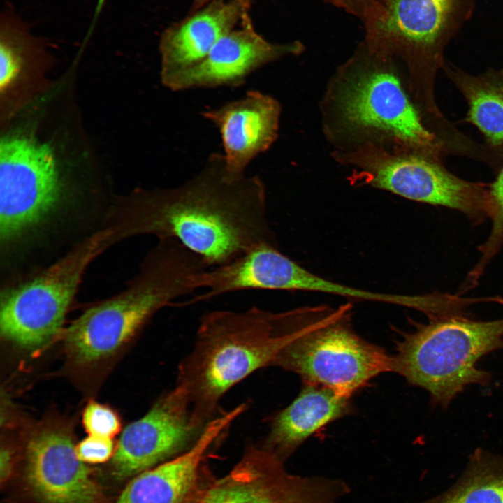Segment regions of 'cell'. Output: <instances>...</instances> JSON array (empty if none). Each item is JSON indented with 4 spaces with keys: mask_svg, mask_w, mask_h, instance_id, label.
<instances>
[{
    "mask_svg": "<svg viewBox=\"0 0 503 503\" xmlns=\"http://www.w3.org/2000/svg\"><path fill=\"white\" fill-rule=\"evenodd\" d=\"M133 214L132 233L176 240L210 268L256 247L276 245L263 180L231 173L221 153L211 154L182 184L143 194Z\"/></svg>",
    "mask_w": 503,
    "mask_h": 503,
    "instance_id": "cell-1",
    "label": "cell"
},
{
    "mask_svg": "<svg viewBox=\"0 0 503 503\" xmlns=\"http://www.w3.org/2000/svg\"><path fill=\"white\" fill-rule=\"evenodd\" d=\"M282 342L275 312L258 307L208 312L178 365L175 386L196 418L208 423L219 414L220 401L229 390L256 371L272 366Z\"/></svg>",
    "mask_w": 503,
    "mask_h": 503,
    "instance_id": "cell-2",
    "label": "cell"
},
{
    "mask_svg": "<svg viewBox=\"0 0 503 503\" xmlns=\"http://www.w3.org/2000/svg\"><path fill=\"white\" fill-rule=\"evenodd\" d=\"M207 268L177 240H159L127 290L88 309L68 326V355L82 365L113 355L156 312L196 291L195 276Z\"/></svg>",
    "mask_w": 503,
    "mask_h": 503,
    "instance_id": "cell-3",
    "label": "cell"
},
{
    "mask_svg": "<svg viewBox=\"0 0 503 503\" xmlns=\"http://www.w3.org/2000/svg\"><path fill=\"white\" fill-rule=\"evenodd\" d=\"M349 305L276 312L282 345L272 366L298 375L302 384L347 397L377 375L393 371V358L353 330Z\"/></svg>",
    "mask_w": 503,
    "mask_h": 503,
    "instance_id": "cell-4",
    "label": "cell"
},
{
    "mask_svg": "<svg viewBox=\"0 0 503 503\" xmlns=\"http://www.w3.org/2000/svg\"><path fill=\"white\" fill-rule=\"evenodd\" d=\"M502 348L503 319L477 321L465 314L431 319L398 342L393 372L446 408L467 386L490 381V373L476 364Z\"/></svg>",
    "mask_w": 503,
    "mask_h": 503,
    "instance_id": "cell-5",
    "label": "cell"
},
{
    "mask_svg": "<svg viewBox=\"0 0 503 503\" xmlns=\"http://www.w3.org/2000/svg\"><path fill=\"white\" fill-rule=\"evenodd\" d=\"M392 57L365 43L353 61L356 68L338 90L336 109L347 131L396 142L404 151L441 159L447 145L427 126L388 63Z\"/></svg>",
    "mask_w": 503,
    "mask_h": 503,
    "instance_id": "cell-6",
    "label": "cell"
},
{
    "mask_svg": "<svg viewBox=\"0 0 503 503\" xmlns=\"http://www.w3.org/2000/svg\"><path fill=\"white\" fill-rule=\"evenodd\" d=\"M477 0H387L381 15L365 26L367 47L402 58L417 73L426 99H434L444 52L472 17Z\"/></svg>",
    "mask_w": 503,
    "mask_h": 503,
    "instance_id": "cell-7",
    "label": "cell"
},
{
    "mask_svg": "<svg viewBox=\"0 0 503 503\" xmlns=\"http://www.w3.org/2000/svg\"><path fill=\"white\" fill-rule=\"evenodd\" d=\"M112 235L111 229L98 231L39 275L6 290L1 298V336L29 351L49 344L61 328L85 270Z\"/></svg>",
    "mask_w": 503,
    "mask_h": 503,
    "instance_id": "cell-8",
    "label": "cell"
},
{
    "mask_svg": "<svg viewBox=\"0 0 503 503\" xmlns=\"http://www.w3.org/2000/svg\"><path fill=\"white\" fill-rule=\"evenodd\" d=\"M353 159L362 179L376 188L460 211L476 224L492 217L489 184L456 176L441 159L407 151L390 154L376 148L360 150Z\"/></svg>",
    "mask_w": 503,
    "mask_h": 503,
    "instance_id": "cell-9",
    "label": "cell"
},
{
    "mask_svg": "<svg viewBox=\"0 0 503 503\" xmlns=\"http://www.w3.org/2000/svg\"><path fill=\"white\" fill-rule=\"evenodd\" d=\"M63 183L51 147L22 136L0 143V240L8 244L57 208Z\"/></svg>",
    "mask_w": 503,
    "mask_h": 503,
    "instance_id": "cell-10",
    "label": "cell"
},
{
    "mask_svg": "<svg viewBox=\"0 0 503 503\" xmlns=\"http://www.w3.org/2000/svg\"><path fill=\"white\" fill-rule=\"evenodd\" d=\"M282 462L250 444L240 461L207 486L197 503H335L347 492L339 481L289 474Z\"/></svg>",
    "mask_w": 503,
    "mask_h": 503,
    "instance_id": "cell-11",
    "label": "cell"
},
{
    "mask_svg": "<svg viewBox=\"0 0 503 503\" xmlns=\"http://www.w3.org/2000/svg\"><path fill=\"white\" fill-rule=\"evenodd\" d=\"M208 423L196 418L175 386L123 430L112 458V474L124 480L187 451Z\"/></svg>",
    "mask_w": 503,
    "mask_h": 503,
    "instance_id": "cell-12",
    "label": "cell"
},
{
    "mask_svg": "<svg viewBox=\"0 0 503 503\" xmlns=\"http://www.w3.org/2000/svg\"><path fill=\"white\" fill-rule=\"evenodd\" d=\"M71 435L60 428L35 432L25 447L23 478L38 503H103L101 486L80 460Z\"/></svg>",
    "mask_w": 503,
    "mask_h": 503,
    "instance_id": "cell-13",
    "label": "cell"
},
{
    "mask_svg": "<svg viewBox=\"0 0 503 503\" xmlns=\"http://www.w3.org/2000/svg\"><path fill=\"white\" fill-rule=\"evenodd\" d=\"M302 50L303 45L297 41H269L256 30L249 17L224 36L200 62L161 80L173 92L237 87L263 66Z\"/></svg>",
    "mask_w": 503,
    "mask_h": 503,
    "instance_id": "cell-14",
    "label": "cell"
},
{
    "mask_svg": "<svg viewBox=\"0 0 503 503\" xmlns=\"http://www.w3.org/2000/svg\"><path fill=\"white\" fill-rule=\"evenodd\" d=\"M202 296L210 300L245 290L304 291L345 296L348 287L302 268L276 245L253 248L225 265L211 268L201 276Z\"/></svg>",
    "mask_w": 503,
    "mask_h": 503,
    "instance_id": "cell-15",
    "label": "cell"
},
{
    "mask_svg": "<svg viewBox=\"0 0 503 503\" xmlns=\"http://www.w3.org/2000/svg\"><path fill=\"white\" fill-rule=\"evenodd\" d=\"M280 114L279 103L258 90L201 113L218 129L226 167L235 175L245 174L250 162L275 143Z\"/></svg>",
    "mask_w": 503,
    "mask_h": 503,
    "instance_id": "cell-16",
    "label": "cell"
},
{
    "mask_svg": "<svg viewBox=\"0 0 503 503\" xmlns=\"http://www.w3.org/2000/svg\"><path fill=\"white\" fill-rule=\"evenodd\" d=\"M252 0H216L164 29L159 39L161 79L200 62L250 17Z\"/></svg>",
    "mask_w": 503,
    "mask_h": 503,
    "instance_id": "cell-17",
    "label": "cell"
},
{
    "mask_svg": "<svg viewBox=\"0 0 503 503\" xmlns=\"http://www.w3.org/2000/svg\"><path fill=\"white\" fill-rule=\"evenodd\" d=\"M235 419L231 411L217 415L189 449L132 477L116 503H184L206 452Z\"/></svg>",
    "mask_w": 503,
    "mask_h": 503,
    "instance_id": "cell-18",
    "label": "cell"
},
{
    "mask_svg": "<svg viewBox=\"0 0 503 503\" xmlns=\"http://www.w3.org/2000/svg\"><path fill=\"white\" fill-rule=\"evenodd\" d=\"M350 397L302 384L297 397L271 420L263 447L284 460L307 439L351 411Z\"/></svg>",
    "mask_w": 503,
    "mask_h": 503,
    "instance_id": "cell-19",
    "label": "cell"
},
{
    "mask_svg": "<svg viewBox=\"0 0 503 503\" xmlns=\"http://www.w3.org/2000/svg\"><path fill=\"white\" fill-rule=\"evenodd\" d=\"M442 69L467 103V121L483 134L489 151L503 155V70L473 75L446 64Z\"/></svg>",
    "mask_w": 503,
    "mask_h": 503,
    "instance_id": "cell-20",
    "label": "cell"
},
{
    "mask_svg": "<svg viewBox=\"0 0 503 503\" xmlns=\"http://www.w3.org/2000/svg\"><path fill=\"white\" fill-rule=\"evenodd\" d=\"M420 503H503V456L477 449L452 486Z\"/></svg>",
    "mask_w": 503,
    "mask_h": 503,
    "instance_id": "cell-21",
    "label": "cell"
},
{
    "mask_svg": "<svg viewBox=\"0 0 503 503\" xmlns=\"http://www.w3.org/2000/svg\"><path fill=\"white\" fill-rule=\"evenodd\" d=\"M489 187L493 206L490 218L492 228L487 240L479 247L481 257L474 267L477 274H483L487 265L503 245V166Z\"/></svg>",
    "mask_w": 503,
    "mask_h": 503,
    "instance_id": "cell-22",
    "label": "cell"
},
{
    "mask_svg": "<svg viewBox=\"0 0 503 503\" xmlns=\"http://www.w3.org/2000/svg\"><path fill=\"white\" fill-rule=\"evenodd\" d=\"M82 423L89 435L112 438L121 428L117 413L110 407L90 402L82 413Z\"/></svg>",
    "mask_w": 503,
    "mask_h": 503,
    "instance_id": "cell-23",
    "label": "cell"
},
{
    "mask_svg": "<svg viewBox=\"0 0 503 503\" xmlns=\"http://www.w3.org/2000/svg\"><path fill=\"white\" fill-rule=\"evenodd\" d=\"M77 455L85 464H100L112 458L115 449L112 438L89 435L75 446Z\"/></svg>",
    "mask_w": 503,
    "mask_h": 503,
    "instance_id": "cell-24",
    "label": "cell"
},
{
    "mask_svg": "<svg viewBox=\"0 0 503 503\" xmlns=\"http://www.w3.org/2000/svg\"><path fill=\"white\" fill-rule=\"evenodd\" d=\"M358 18L364 26L382 13L387 0H323Z\"/></svg>",
    "mask_w": 503,
    "mask_h": 503,
    "instance_id": "cell-25",
    "label": "cell"
},
{
    "mask_svg": "<svg viewBox=\"0 0 503 503\" xmlns=\"http://www.w3.org/2000/svg\"><path fill=\"white\" fill-rule=\"evenodd\" d=\"M14 468V455L11 449L3 445L0 451V481L1 484L8 481Z\"/></svg>",
    "mask_w": 503,
    "mask_h": 503,
    "instance_id": "cell-26",
    "label": "cell"
},
{
    "mask_svg": "<svg viewBox=\"0 0 503 503\" xmlns=\"http://www.w3.org/2000/svg\"><path fill=\"white\" fill-rule=\"evenodd\" d=\"M214 1L216 0H194L191 5L189 13L194 12Z\"/></svg>",
    "mask_w": 503,
    "mask_h": 503,
    "instance_id": "cell-27",
    "label": "cell"
}]
</instances>
